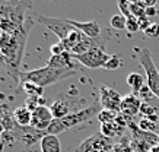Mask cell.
Here are the masks:
<instances>
[{"mask_svg": "<svg viewBox=\"0 0 159 152\" xmlns=\"http://www.w3.org/2000/svg\"><path fill=\"white\" fill-rule=\"evenodd\" d=\"M121 67V60H120V57L118 56H111L110 57V60L107 62V64L104 66V69L105 70H117V69H120Z\"/></svg>", "mask_w": 159, "mask_h": 152, "instance_id": "24", "label": "cell"}, {"mask_svg": "<svg viewBox=\"0 0 159 152\" xmlns=\"http://www.w3.org/2000/svg\"><path fill=\"white\" fill-rule=\"evenodd\" d=\"M73 56L70 53H63L60 56H51L47 62V66L54 69H60V70H76L75 66H73Z\"/></svg>", "mask_w": 159, "mask_h": 152, "instance_id": "12", "label": "cell"}, {"mask_svg": "<svg viewBox=\"0 0 159 152\" xmlns=\"http://www.w3.org/2000/svg\"><path fill=\"white\" fill-rule=\"evenodd\" d=\"M137 21H139V28H140V31H143V32H145V31L148 30V28H149V25L152 24V22L149 21V18H148V16L139 18Z\"/></svg>", "mask_w": 159, "mask_h": 152, "instance_id": "30", "label": "cell"}, {"mask_svg": "<svg viewBox=\"0 0 159 152\" xmlns=\"http://www.w3.org/2000/svg\"><path fill=\"white\" fill-rule=\"evenodd\" d=\"M158 146H159V142H158Z\"/></svg>", "mask_w": 159, "mask_h": 152, "instance_id": "34", "label": "cell"}, {"mask_svg": "<svg viewBox=\"0 0 159 152\" xmlns=\"http://www.w3.org/2000/svg\"><path fill=\"white\" fill-rule=\"evenodd\" d=\"M131 16H134L137 19L146 16V9L140 5V2H131Z\"/></svg>", "mask_w": 159, "mask_h": 152, "instance_id": "22", "label": "cell"}, {"mask_svg": "<svg viewBox=\"0 0 159 152\" xmlns=\"http://www.w3.org/2000/svg\"><path fill=\"white\" fill-rule=\"evenodd\" d=\"M121 101H123V97L116 89L105 86V85L99 86V103H101V107L104 110H111V111L120 113Z\"/></svg>", "mask_w": 159, "mask_h": 152, "instance_id": "8", "label": "cell"}, {"mask_svg": "<svg viewBox=\"0 0 159 152\" xmlns=\"http://www.w3.org/2000/svg\"><path fill=\"white\" fill-rule=\"evenodd\" d=\"M125 30H127V32H129V34H134V32L140 31L139 21H137V18H134V16L127 18V21H125Z\"/></svg>", "mask_w": 159, "mask_h": 152, "instance_id": "23", "label": "cell"}, {"mask_svg": "<svg viewBox=\"0 0 159 152\" xmlns=\"http://www.w3.org/2000/svg\"><path fill=\"white\" fill-rule=\"evenodd\" d=\"M13 120L16 124H19L20 127H29L32 122V113L29 111L25 105H20L16 110H13Z\"/></svg>", "mask_w": 159, "mask_h": 152, "instance_id": "13", "label": "cell"}, {"mask_svg": "<svg viewBox=\"0 0 159 152\" xmlns=\"http://www.w3.org/2000/svg\"><path fill=\"white\" fill-rule=\"evenodd\" d=\"M118 114L120 113H116V111H111V110H104L102 108L99 114H98V120L101 124H107V123H112L118 117Z\"/></svg>", "mask_w": 159, "mask_h": 152, "instance_id": "19", "label": "cell"}, {"mask_svg": "<svg viewBox=\"0 0 159 152\" xmlns=\"http://www.w3.org/2000/svg\"><path fill=\"white\" fill-rule=\"evenodd\" d=\"M50 110H51V114H53L54 118H64L67 117L70 111H69V104L66 101H63V99H57V101H54L51 105H50Z\"/></svg>", "mask_w": 159, "mask_h": 152, "instance_id": "16", "label": "cell"}, {"mask_svg": "<svg viewBox=\"0 0 159 152\" xmlns=\"http://www.w3.org/2000/svg\"><path fill=\"white\" fill-rule=\"evenodd\" d=\"M37 21H38V24L44 25L47 30L51 31L58 38V41H63L64 38H67L69 34L76 30L70 24V19H61V18H51V16L38 15Z\"/></svg>", "mask_w": 159, "mask_h": 152, "instance_id": "6", "label": "cell"}, {"mask_svg": "<svg viewBox=\"0 0 159 152\" xmlns=\"http://www.w3.org/2000/svg\"><path fill=\"white\" fill-rule=\"evenodd\" d=\"M34 26V21L28 13L25 25L16 34H5L0 32V54H2V64L6 72L12 76L13 81L19 82V66L25 53V47L28 43L29 32Z\"/></svg>", "mask_w": 159, "mask_h": 152, "instance_id": "1", "label": "cell"}, {"mask_svg": "<svg viewBox=\"0 0 159 152\" xmlns=\"http://www.w3.org/2000/svg\"><path fill=\"white\" fill-rule=\"evenodd\" d=\"M54 117L51 114V110L47 105H41L35 111H32V122H31V127L45 132L50 127V124L53 123Z\"/></svg>", "mask_w": 159, "mask_h": 152, "instance_id": "9", "label": "cell"}, {"mask_svg": "<svg viewBox=\"0 0 159 152\" xmlns=\"http://www.w3.org/2000/svg\"><path fill=\"white\" fill-rule=\"evenodd\" d=\"M140 114L145 118V117H149V116H153V114H158V113H156V108L153 105H149L148 103H143L142 107H140Z\"/></svg>", "mask_w": 159, "mask_h": 152, "instance_id": "27", "label": "cell"}, {"mask_svg": "<svg viewBox=\"0 0 159 152\" xmlns=\"http://www.w3.org/2000/svg\"><path fill=\"white\" fill-rule=\"evenodd\" d=\"M137 97H139L140 99H149V98H152V97H155V95L152 94V91H150L149 86H148V85H145V86L139 91Z\"/></svg>", "mask_w": 159, "mask_h": 152, "instance_id": "28", "label": "cell"}, {"mask_svg": "<svg viewBox=\"0 0 159 152\" xmlns=\"http://www.w3.org/2000/svg\"><path fill=\"white\" fill-rule=\"evenodd\" d=\"M39 148H41V152H61L60 140L54 135H45L39 140Z\"/></svg>", "mask_w": 159, "mask_h": 152, "instance_id": "15", "label": "cell"}, {"mask_svg": "<svg viewBox=\"0 0 159 152\" xmlns=\"http://www.w3.org/2000/svg\"><path fill=\"white\" fill-rule=\"evenodd\" d=\"M142 104H143V101H142L137 95H134V94H129V95L123 97L120 113L124 116L125 120H131V117H134L137 113H140Z\"/></svg>", "mask_w": 159, "mask_h": 152, "instance_id": "10", "label": "cell"}, {"mask_svg": "<svg viewBox=\"0 0 159 152\" xmlns=\"http://www.w3.org/2000/svg\"><path fill=\"white\" fill-rule=\"evenodd\" d=\"M50 53H51V56H60V54L66 53V48H64L63 44L58 41L57 44H53L51 47H50Z\"/></svg>", "mask_w": 159, "mask_h": 152, "instance_id": "29", "label": "cell"}, {"mask_svg": "<svg viewBox=\"0 0 159 152\" xmlns=\"http://www.w3.org/2000/svg\"><path fill=\"white\" fill-rule=\"evenodd\" d=\"M20 86H22V89H24L25 92L28 94V97H43L44 88L38 86L34 82H22Z\"/></svg>", "mask_w": 159, "mask_h": 152, "instance_id": "18", "label": "cell"}, {"mask_svg": "<svg viewBox=\"0 0 159 152\" xmlns=\"http://www.w3.org/2000/svg\"><path fill=\"white\" fill-rule=\"evenodd\" d=\"M110 54H107L102 47H95V48L89 50L86 53L79 54V56H73V59L83 64L88 69H99L107 64V62L110 60Z\"/></svg>", "mask_w": 159, "mask_h": 152, "instance_id": "7", "label": "cell"}, {"mask_svg": "<svg viewBox=\"0 0 159 152\" xmlns=\"http://www.w3.org/2000/svg\"><path fill=\"white\" fill-rule=\"evenodd\" d=\"M99 108H101V103H99V99H95L86 108L79 110L76 113H70L67 117L58 118V120L54 118L53 123L50 124V127L45 130V135H54V136H57L58 133L66 132L67 129L75 127V126L82 124L85 122H89L92 117H98V114L101 111Z\"/></svg>", "mask_w": 159, "mask_h": 152, "instance_id": "3", "label": "cell"}, {"mask_svg": "<svg viewBox=\"0 0 159 152\" xmlns=\"http://www.w3.org/2000/svg\"><path fill=\"white\" fill-rule=\"evenodd\" d=\"M0 63H2V54H0Z\"/></svg>", "mask_w": 159, "mask_h": 152, "instance_id": "33", "label": "cell"}, {"mask_svg": "<svg viewBox=\"0 0 159 152\" xmlns=\"http://www.w3.org/2000/svg\"><path fill=\"white\" fill-rule=\"evenodd\" d=\"M77 70H60V69H54L50 66H44L39 69H34V70H29V72H22L19 73V84L22 82H34L41 88H47L51 86L53 84L66 79L69 76H73Z\"/></svg>", "mask_w": 159, "mask_h": 152, "instance_id": "4", "label": "cell"}, {"mask_svg": "<svg viewBox=\"0 0 159 152\" xmlns=\"http://www.w3.org/2000/svg\"><path fill=\"white\" fill-rule=\"evenodd\" d=\"M45 136V132H41V130H37L34 127H22V132L19 135V139L26 145H32L37 140H41L43 137Z\"/></svg>", "mask_w": 159, "mask_h": 152, "instance_id": "14", "label": "cell"}, {"mask_svg": "<svg viewBox=\"0 0 159 152\" xmlns=\"http://www.w3.org/2000/svg\"><path fill=\"white\" fill-rule=\"evenodd\" d=\"M125 21H127V18H124L121 13L120 15H114L111 16L110 25L114 30H125Z\"/></svg>", "mask_w": 159, "mask_h": 152, "instance_id": "20", "label": "cell"}, {"mask_svg": "<svg viewBox=\"0 0 159 152\" xmlns=\"http://www.w3.org/2000/svg\"><path fill=\"white\" fill-rule=\"evenodd\" d=\"M127 85L131 88V94L137 95L140 89L146 85L145 84V78H143L140 73H137V72H133V73H130L129 76H127Z\"/></svg>", "mask_w": 159, "mask_h": 152, "instance_id": "17", "label": "cell"}, {"mask_svg": "<svg viewBox=\"0 0 159 152\" xmlns=\"http://www.w3.org/2000/svg\"><path fill=\"white\" fill-rule=\"evenodd\" d=\"M31 2H3L0 3V32L16 34L25 25Z\"/></svg>", "mask_w": 159, "mask_h": 152, "instance_id": "2", "label": "cell"}, {"mask_svg": "<svg viewBox=\"0 0 159 152\" xmlns=\"http://www.w3.org/2000/svg\"><path fill=\"white\" fill-rule=\"evenodd\" d=\"M118 9H120L121 15L124 16V18H130L131 16V2L120 0V2H118Z\"/></svg>", "mask_w": 159, "mask_h": 152, "instance_id": "25", "label": "cell"}, {"mask_svg": "<svg viewBox=\"0 0 159 152\" xmlns=\"http://www.w3.org/2000/svg\"><path fill=\"white\" fill-rule=\"evenodd\" d=\"M156 13H158V10L155 9V7H148V9H146V16H148V18H150V16H155Z\"/></svg>", "mask_w": 159, "mask_h": 152, "instance_id": "31", "label": "cell"}, {"mask_svg": "<svg viewBox=\"0 0 159 152\" xmlns=\"http://www.w3.org/2000/svg\"><path fill=\"white\" fill-rule=\"evenodd\" d=\"M145 35L149 38H158L159 37V24L158 22H152L149 25V28L145 31Z\"/></svg>", "mask_w": 159, "mask_h": 152, "instance_id": "26", "label": "cell"}, {"mask_svg": "<svg viewBox=\"0 0 159 152\" xmlns=\"http://www.w3.org/2000/svg\"><path fill=\"white\" fill-rule=\"evenodd\" d=\"M70 24H72L77 31H80L82 34H85L86 37H89V38L99 39V35H101V26H99V22H97V21L79 22V21L70 19Z\"/></svg>", "mask_w": 159, "mask_h": 152, "instance_id": "11", "label": "cell"}, {"mask_svg": "<svg viewBox=\"0 0 159 152\" xmlns=\"http://www.w3.org/2000/svg\"><path fill=\"white\" fill-rule=\"evenodd\" d=\"M139 129H142V130H145V132H150V133H155L156 132V129H158V123H153L150 122V120H148V118H142L139 122Z\"/></svg>", "mask_w": 159, "mask_h": 152, "instance_id": "21", "label": "cell"}, {"mask_svg": "<svg viewBox=\"0 0 159 152\" xmlns=\"http://www.w3.org/2000/svg\"><path fill=\"white\" fill-rule=\"evenodd\" d=\"M5 151V140L0 137V152H3Z\"/></svg>", "mask_w": 159, "mask_h": 152, "instance_id": "32", "label": "cell"}, {"mask_svg": "<svg viewBox=\"0 0 159 152\" xmlns=\"http://www.w3.org/2000/svg\"><path fill=\"white\" fill-rule=\"evenodd\" d=\"M136 56H137L140 66L146 72V85L150 88L152 94L159 99V70L152 59L150 50L146 47H142L136 51Z\"/></svg>", "mask_w": 159, "mask_h": 152, "instance_id": "5", "label": "cell"}]
</instances>
